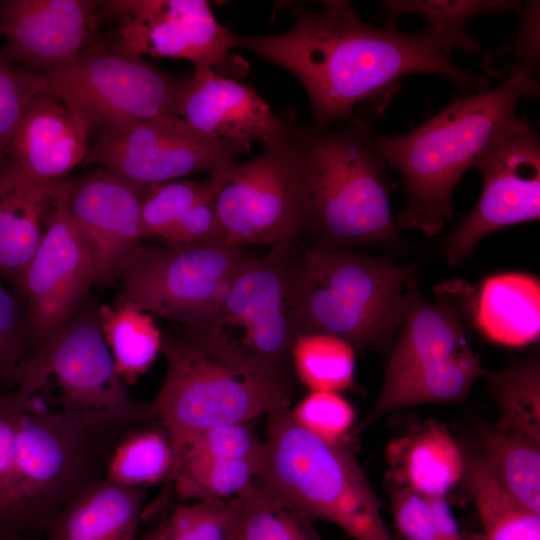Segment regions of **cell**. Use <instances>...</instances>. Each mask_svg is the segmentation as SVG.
Instances as JSON below:
<instances>
[{"mask_svg": "<svg viewBox=\"0 0 540 540\" xmlns=\"http://www.w3.org/2000/svg\"><path fill=\"white\" fill-rule=\"evenodd\" d=\"M539 92L536 75L517 70L496 88L453 100L408 134H378L381 157L400 173L408 197L395 216L399 229L433 236L452 221V196L462 176L492 145L532 128L517 107Z\"/></svg>", "mask_w": 540, "mask_h": 540, "instance_id": "7a4b0ae2", "label": "cell"}, {"mask_svg": "<svg viewBox=\"0 0 540 540\" xmlns=\"http://www.w3.org/2000/svg\"><path fill=\"white\" fill-rule=\"evenodd\" d=\"M480 457L516 500L540 514V441L479 424Z\"/></svg>", "mask_w": 540, "mask_h": 540, "instance_id": "83f0119b", "label": "cell"}, {"mask_svg": "<svg viewBox=\"0 0 540 540\" xmlns=\"http://www.w3.org/2000/svg\"><path fill=\"white\" fill-rule=\"evenodd\" d=\"M62 181L66 205L93 259L95 284L110 285L142 244L141 205L151 184L102 167Z\"/></svg>", "mask_w": 540, "mask_h": 540, "instance_id": "d6986e66", "label": "cell"}, {"mask_svg": "<svg viewBox=\"0 0 540 540\" xmlns=\"http://www.w3.org/2000/svg\"><path fill=\"white\" fill-rule=\"evenodd\" d=\"M242 246L141 244L120 268L121 294L140 310L184 329L216 327L243 261Z\"/></svg>", "mask_w": 540, "mask_h": 540, "instance_id": "8fae6325", "label": "cell"}, {"mask_svg": "<svg viewBox=\"0 0 540 540\" xmlns=\"http://www.w3.org/2000/svg\"><path fill=\"white\" fill-rule=\"evenodd\" d=\"M258 477L311 520L331 522L354 540H393L380 504L351 448L299 425L290 404L267 413Z\"/></svg>", "mask_w": 540, "mask_h": 540, "instance_id": "ba28073f", "label": "cell"}, {"mask_svg": "<svg viewBox=\"0 0 540 540\" xmlns=\"http://www.w3.org/2000/svg\"><path fill=\"white\" fill-rule=\"evenodd\" d=\"M31 345L24 298L0 284V381L14 386V374Z\"/></svg>", "mask_w": 540, "mask_h": 540, "instance_id": "7bdbcfd3", "label": "cell"}, {"mask_svg": "<svg viewBox=\"0 0 540 540\" xmlns=\"http://www.w3.org/2000/svg\"><path fill=\"white\" fill-rule=\"evenodd\" d=\"M3 540H22V537L20 535H12Z\"/></svg>", "mask_w": 540, "mask_h": 540, "instance_id": "ee69618b", "label": "cell"}, {"mask_svg": "<svg viewBox=\"0 0 540 540\" xmlns=\"http://www.w3.org/2000/svg\"><path fill=\"white\" fill-rule=\"evenodd\" d=\"M236 497L237 540H324L313 520L258 476Z\"/></svg>", "mask_w": 540, "mask_h": 540, "instance_id": "4dcf8cb0", "label": "cell"}, {"mask_svg": "<svg viewBox=\"0 0 540 540\" xmlns=\"http://www.w3.org/2000/svg\"><path fill=\"white\" fill-rule=\"evenodd\" d=\"M59 180L42 181L6 162L0 174V276L19 294L46 229ZM20 295V294H19Z\"/></svg>", "mask_w": 540, "mask_h": 540, "instance_id": "7402d4cb", "label": "cell"}, {"mask_svg": "<svg viewBox=\"0 0 540 540\" xmlns=\"http://www.w3.org/2000/svg\"><path fill=\"white\" fill-rule=\"evenodd\" d=\"M294 240L274 244L263 258L247 257L222 303L216 327L239 326V342L258 366L290 396L292 351L299 336L295 313Z\"/></svg>", "mask_w": 540, "mask_h": 540, "instance_id": "7c38bea8", "label": "cell"}, {"mask_svg": "<svg viewBox=\"0 0 540 540\" xmlns=\"http://www.w3.org/2000/svg\"><path fill=\"white\" fill-rule=\"evenodd\" d=\"M174 465L173 448L160 425L131 428L114 446L105 479L125 487H149L169 481Z\"/></svg>", "mask_w": 540, "mask_h": 540, "instance_id": "1f68e13d", "label": "cell"}, {"mask_svg": "<svg viewBox=\"0 0 540 540\" xmlns=\"http://www.w3.org/2000/svg\"><path fill=\"white\" fill-rule=\"evenodd\" d=\"M98 321L117 373L127 386L134 385L162 351L163 336L153 316L120 293L111 304L98 306Z\"/></svg>", "mask_w": 540, "mask_h": 540, "instance_id": "4316f807", "label": "cell"}, {"mask_svg": "<svg viewBox=\"0 0 540 540\" xmlns=\"http://www.w3.org/2000/svg\"><path fill=\"white\" fill-rule=\"evenodd\" d=\"M289 11L294 18L289 30L235 33L234 48L246 49L294 75L308 94L316 126L350 121L363 103L382 110L400 80L410 74L442 75L466 93L490 88L486 76L455 65L428 31L404 34L395 26L364 24L350 1L326 0L320 10L291 4Z\"/></svg>", "mask_w": 540, "mask_h": 540, "instance_id": "6da1fadb", "label": "cell"}, {"mask_svg": "<svg viewBox=\"0 0 540 540\" xmlns=\"http://www.w3.org/2000/svg\"><path fill=\"white\" fill-rule=\"evenodd\" d=\"M298 166V236L316 249L397 245L401 234L393 217L377 138L358 118L338 128L292 119Z\"/></svg>", "mask_w": 540, "mask_h": 540, "instance_id": "3957f363", "label": "cell"}, {"mask_svg": "<svg viewBox=\"0 0 540 540\" xmlns=\"http://www.w3.org/2000/svg\"><path fill=\"white\" fill-rule=\"evenodd\" d=\"M107 21L104 0H5L0 56L45 76L73 66L101 42Z\"/></svg>", "mask_w": 540, "mask_h": 540, "instance_id": "ac0fdd59", "label": "cell"}, {"mask_svg": "<svg viewBox=\"0 0 540 540\" xmlns=\"http://www.w3.org/2000/svg\"><path fill=\"white\" fill-rule=\"evenodd\" d=\"M146 487L106 479L69 500L48 523V540H136Z\"/></svg>", "mask_w": 540, "mask_h": 540, "instance_id": "cb8c5ba5", "label": "cell"}, {"mask_svg": "<svg viewBox=\"0 0 540 540\" xmlns=\"http://www.w3.org/2000/svg\"><path fill=\"white\" fill-rule=\"evenodd\" d=\"M89 132L47 91L29 103L6 150L7 162L42 181L61 180L88 153Z\"/></svg>", "mask_w": 540, "mask_h": 540, "instance_id": "44dd1931", "label": "cell"}, {"mask_svg": "<svg viewBox=\"0 0 540 540\" xmlns=\"http://www.w3.org/2000/svg\"><path fill=\"white\" fill-rule=\"evenodd\" d=\"M251 143L205 134L181 117H159L100 134L83 164L155 184L197 173L250 152Z\"/></svg>", "mask_w": 540, "mask_h": 540, "instance_id": "9a60e30c", "label": "cell"}, {"mask_svg": "<svg viewBox=\"0 0 540 540\" xmlns=\"http://www.w3.org/2000/svg\"><path fill=\"white\" fill-rule=\"evenodd\" d=\"M140 222L142 239H156L166 246L227 244L207 179L151 184L142 201Z\"/></svg>", "mask_w": 540, "mask_h": 540, "instance_id": "603a6c76", "label": "cell"}, {"mask_svg": "<svg viewBox=\"0 0 540 540\" xmlns=\"http://www.w3.org/2000/svg\"><path fill=\"white\" fill-rule=\"evenodd\" d=\"M387 459L397 486L425 496L447 497L465 472V452L448 428L433 420L393 441Z\"/></svg>", "mask_w": 540, "mask_h": 540, "instance_id": "d4e9b609", "label": "cell"}, {"mask_svg": "<svg viewBox=\"0 0 540 540\" xmlns=\"http://www.w3.org/2000/svg\"><path fill=\"white\" fill-rule=\"evenodd\" d=\"M390 499L395 527L406 540H482L460 531L447 497L425 496L395 486Z\"/></svg>", "mask_w": 540, "mask_h": 540, "instance_id": "8d00e7d4", "label": "cell"}, {"mask_svg": "<svg viewBox=\"0 0 540 540\" xmlns=\"http://www.w3.org/2000/svg\"><path fill=\"white\" fill-rule=\"evenodd\" d=\"M239 502L193 501L173 506L141 540H237Z\"/></svg>", "mask_w": 540, "mask_h": 540, "instance_id": "e575fe53", "label": "cell"}, {"mask_svg": "<svg viewBox=\"0 0 540 540\" xmlns=\"http://www.w3.org/2000/svg\"><path fill=\"white\" fill-rule=\"evenodd\" d=\"M499 418L495 428L540 441V365L537 355L486 373Z\"/></svg>", "mask_w": 540, "mask_h": 540, "instance_id": "d6a6232c", "label": "cell"}, {"mask_svg": "<svg viewBox=\"0 0 540 540\" xmlns=\"http://www.w3.org/2000/svg\"><path fill=\"white\" fill-rule=\"evenodd\" d=\"M264 440L251 422L220 425L187 439L174 451V464L185 458L249 460L262 463ZM174 466V465H173Z\"/></svg>", "mask_w": 540, "mask_h": 540, "instance_id": "f35d334b", "label": "cell"}, {"mask_svg": "<svg viewBox=\"0 0 540 540\" xmlns=\"http://www.w3.org/2000/svg\"><path fill=\"white\" fill-rule=\"evenodd\" d=\"M167 371L156 399L158 423L173 451L210 428L252 422L290 404L242 344L226 329H184L163 338Z\"/></svg>", "mask_w": 540, "mask_h": 540, "instance_id": "5b68a950", "label": "cell"}, {"mask_svg": "<svg viewBox=\"0 0 540 540\" xmlns=\"http://www.w3.org/2000/svg\"><path fill=\"white\" fill-rule=\"evenodd\" d=\"M179 114L205 134L263 147L287 135L293 117L275 114L250 85L209 67H194L187 76Z\"/></svg>", "mask_w": 540, "mask_h": 540, "instance_id": "ffe728a7", "label": "cell"}, {"mask_svg": "<svg viewBox=\"0 0 540 540\" xmlns=\"http://www.w3.org/2000/svg\"><path fill=\"white\" fill-rule=\"evenodd\" d=\"M135 426L111 415L51 409L35 399L16 436L18 534L44 531L69 500L104 480L114 446Z\"/></svg>", "mask_w": 540, "mask_h": 540, "instance_id": "52a82bcc", "label": "cell"}, {"mask_svg": "<svg viewBox=\"0 0 540 540\" xmlns=\"http://www.w3.org/2000/svg\"><path fill=\"white\" fill-rule=\"evenodd\" d=\"M45 76L35 74L0 56V165L31 100L47 90Z\"/></svg>", "mask_w": 540, "mask_h": 540, "instance_id": "ab89813d", "label": "cell"}, {"mask_svg": "<svg viewBox=\"0 0 540 540\" xmlns=\"http://www.w3.org/2000/svg\"><path fill=\"white\" fill-rule=\"evenodd\" d=\"M33 399H25L15 390L0 391V540L19 535L15 502L16 436L23 412Z\"/></svg>", "mask_w": 540, "mask_h": 540, "instance_id": "74e56055", "label": "cell"}, {"mask_svg": "<svg viewBox=\"0 0 540 540\" xmlns=\"http://www.w3.org/2000/svg\"><path fill=\"white\" fill-rule=\"evenodd\" d=\"M260 468L249 460L185 458L176 461L169 481L180 501L225 500L237 496Z\"/></svg>", "mask_w": 540, "mask_h": 540, "instance_id": "836d02e7", "label": "cell"}, {"mask_svg": "<svg viewBox=\"0 0 540 540\" xmlns=\"http://www.w3.org/2000/svg\"><path fill=\"white\" fill-rule=\"evenodd\" d=\"M522 3L510 0H454V1H384L388 16L385 26H395V20L403 14L414 13L427 19L428 31L435 44L447 55L457 49L477 54L480 43L466 31L470 19L486 13L519 12Z\"/></svg>", "mask_w": 540, "mask_h": 540, "instance_id": "f546056e", "label": "cell"}, {"mask_svg": "<svg viewBox=\"0 0 540 540\" xmlns=\"http://www.w3.org/2000/svg\"><path fill=\"white\" fill-rule=\"evenodd\" d=\"M474 326L488 340L527 346L540 334V283L531 274L508 272L483 280L474 297Z\"/></svg>", "mask_w": 540, "mask_h": 540, "instance_id": "484cf974", "label": "cell"}, {"mask_svg": "<svg viewBox=\"0 0 540 540\" xmlns=\"http://www.w3.org/2000/svg\"><path fill=\"white\" fill-rule=\"evenodd\" d=\"M417 270L391 255L304 247L294 285L299 335H330L355 351L389 352L419 293Z\"/></svg>", "mask_w": 540, "mask_h": 540, "instance_id": "277c9868", "label": "cell"}, {"mask_svg": "<svg viewBox=\"0 0 540 540\" xmlns=\"http://www.w3.org/2000/svg\"><path fill=\"white\" fill-rule=\"evenodd\" d=\"M0 36H1V30H0Z\"/></svg>", "mask_w": 540, "mask_h": 540, "instance_id": "bcb514c9", "label": "cell"}, {"mask_svg": "<svg viewBox=\"0 0 540 540\" xmlns=\"http://www.w3.org/2000/svg\"><path fill=\"white\" fill-rule=\"evenodd\" d=\"M14 385L23 398H49L60 411L159 424L154 402L136 399L117 373L94 302L18 364Z\"/></svg>", "mask_w": 540, "mask_h": 540, "instance_id": "9c48e42d", "label": "cell"}, {"mask_svg": "<svg viewBox=\"0 0 540 540\" xmlns=\"http://www.w3.org/2000/svg\"><path fill=\"white\" fill-rule=\"evenodd\" d=\"M57 97L89 134L126 129L159 117H180L187 76L169 74L103 38L73 66L45 75Z\"/></svg>", "mask_w": 540, "mask_h": 540, "instance_id": "30bf717a", "label": "cell"}, {"mask_svg": "<svg viewBox=\"0 0 540 540\" xmlns=\"http://www.w3.org/2000/svg\"><path fill=\"white\" fill-rule=\"evenodd\" d=\"M5 166L3 165H0V174L2 173L3 169H4Z\"/></svg>", "mask_w": 540, "mask_h": 540, "instance_id": "f6af8a7d", "label": "cell"}, {"mask_svg": "<svg viewBox=\"0 0 540 540\" xmlns=\"http://www.w3.org/2000/svg\"><path fill=\"white\" fill-rule=\"evenodd\" d=\"M62 180L19 291L36 349L78 315L95 284L93 259L66 205Z\"/></svg>", "mask_w": 540, "mask_h": 540, "instance_id": "2e32d148", "label": "cell"}, {"mask_svg": "<svg viewBox=\"0 0 540 540\" xmlns=\"http://www.w3.org/2000/svg\"><path fill=\"white\" fill-rule=\"evenodd\" d=\"M293 119V117H292ZM227 244H276L297 239L298 166L291 128L246 162L228 160L206 178Z\"/></svg>", "mask_w": 540, "mask_h": 540, "instance_id": "4fadbf2b", "label": "cell"}, {"mask_svg": "<svg viewBox=\"0 0 540 540\" xmlns=\"http://www.w3.org/2000/svg\"><path fill=\"white\" fill-rule=\"evenodd\" d=\"M291 414L303 428L332 442L342 441L355 417L349 402L332 391H310Z\"/></svg>", "mask_w": 540, "mask_h": 540, "instance_id": "b9f144b4", "label": "cell"}, {"mask_svg": "<svg viewBox=\"0 0 540 540\" xmlns=\"http://www.w3.org/2000/svg\"><path fill=\"white\" fill-rule=\"evenodd\" d=\"M483 186L471 213L447 238L444 256L455 266L487 235L540 216V140L530 128L488 148L474 163Z\"/></svg>", "mask_w": 540, "mask_h": 540, "instance_id": "e0dca14e", "label": "cell"}, {"mask_svg": "<svg viewBox=\"0 0 540 540\" xmlns=\"http://www.w3.org/2000/svg\"><path fill=\"white\" fill-rule=\"evenodd\" d=\"M519 28L506 45L486 53L487 75L502 78L517 70L536 75L539 67V1L522 3Z\"/></svg>", "mask_w": 540, "mask_h": 540, "instance_id": "60d3db41", "label": "cell"}, {"mask_svg": "<svg viewBox=\"0 0 540 540\" xmlns=\"http://www.w3.org/2000/svg\"><path fill=\"white\" fill-rule=\"evenodd\" d=\"M116 22L112 44L134 56L184 59L225 76L239 68L230 53L235 32L221 25L205 0H104Z\"/></svg>", "mask_w": 540, "mask_h": 540, "instance_id": "5bb4252c", "label": "cell"}, {"mask_svg": "<svg viewBox=\"0 0 540 540\" xmlns=\"http://www.w3.org/2000/svg\"><path fill=\"white\" fill-rule=\"evenodd\" d=\"M475 290L457 280L438 285L434 301L414 297L389 351L377 400L356 434L402 408L461 401L486 376L468 339L475 327Z\"/></svg>", "mask_w": 540, "mask_h": 540, "instance_id": "8992f818", "label": "cell"}, {"mask_svg": "<svg viewBox=\"0 0 540 540\" xmlns=\"http://www.w3.org/2000/svg\"><path fill=\"white\" fill-rule=\"evenodd\" d=\"M463 479L479 514L482 540H540V514L509 494L479 453H465Z\"/></svg>", "mask_w": 540, "mask_h": 540, "instance_id": "f1b7e54d", "label": "cell"}, {"mask_svg": "<svg viewBox=\"0 0 540 540\" xmlns=\"http://www.w3.org/2000/svg\"><path fill=\"white\" fill-rule=\"evenodd\" d=\"M295 375L310 391L339 392L354 384L355 349L324 334H302L292 351Z\"/></svg>", "mask_w": 540, "mask_h": 540, "instance_id": "d590c367", "label": "cell"}]
</instances>
